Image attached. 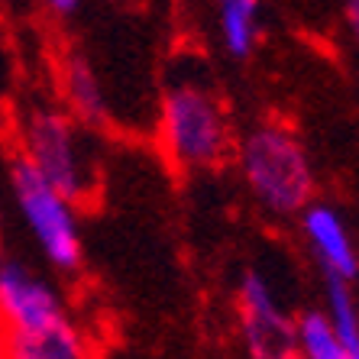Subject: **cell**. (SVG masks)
<instances>
[{
  "instance_id": "cell-1",
  "label": "cell",
  "mask_w": 359,
  "mask_h": 359,
  "mask_svg": "<svg viewBox=\"0 0 359 359\" xmlns=\"http://www.w3.org/2000/svg\"><path fill=\"white\" fill-rule=\"evenodd\" d=\"M152 140L172 172H208L236 152L220 94L198 78H178L162 91Z\"/></svg>"
},
{
  "instance_id": "cell-2",
  "label": "cell",
  "mask_w": 359,
  "mask_h": 359,
  "mask_svg": "<svg viewBox=\"0 0 359 359\" xmlns=\"http://www.w3.org/2000/svg\"><path fill=\"white\" fill-rule=\"evenodd\" d=\"M17 156L62 191L72 204H91L100 188L94 130L78 123L65 107H26L13 123Z\"/></svg>"
},
{
  "instance_id": "cell-3",
  "label": "cell",
  "mask_w": 359,
  "mask_h": 359,
  "mask_svg": "<svg viewBox=\"0 0 359 359\" xmlns=\"http://www.w3.org/2000/svg\"><path fill=\"white\" fill-rule=\"evenodd\" d=\"M240 175L262 210L272 217L304 214L314 201V168L308 149L285 123H259L236 142Z\"/></svg>"
},
{
  "instance_id": "cell-4",
  "label": "cell",
  "mask_w": 359,
  "mask_h": 359,
  "mask_svg": "<svg viewBox=\"0 0 359 359\" xmlns=\"http://www.w3.org/2000/svg\"><path fill=\"white\" fill-rule=\"evenodd\" d=\"M10 191H13V201H17L33 240L46 252V259L59 272H75L84 259L81 224H78L75 204L62 191H55L20 156H13V162H10Z\"/></svg>"
},
{
  "instance_id": "cell-5",
  "label": "cell",
  "mask_w": 359,
  "mask_h": 359,
  "mask_svg": "<svg viewBox=\"0 0 359 359\" xmlns=\"http://www.w3.org/2000/svg\"><path fill=\"white\" fill-rule=\"evenodd\" d=\"M240 340L250 359H294V318L259 269H246L236 288Z\"/></svg>"
},
{
  "instance_id": "cell-6",
  "label": "cell",
  "mask_w": 359,
  "mask_h": 359,
  "mask_svg": "<svg viewBox=\"0 0 359 359\" xmlns=\"http://www.w3.org/2000/svg\"><path fill=\"white\" fill-rule=\"evenodd\" d=\"M65 304L52 282L23 262L0 266V334H23L62 324Z\"/></svg>"
},
{
  "instance_id": "cell-7",
  "label": "cell",
  "mask_w": 359,
  "mask_h": 359,
  "mask_svg": "<svg viewBox=\"0 0 359 359\" xmlns=\"http://www.w3.org/2000/svg\"><path fill=\"white\" fill-rule=\"evenodd\" d=\"M301 233L314 252V259L327 272V282L350 285L359 276V252L353 246V236L330 204H311L301 214Z\"/></svg>"
},
{
  "instance_id": "cell-8",
  "label": "cell",
  "mask_w": 359,
  "mask_h": 359,
  "mask_svg": "<svg viewBox=\"0 0 359 359\" xmlns=\"http://www.w3.org/2000/svg\"><path fill=\"white\" fill-rule=\"evenodd\" d=\"M59 88L65 110L88 130H100L107 120V97L100 88V75L78 52H68L59 62Z\"/></svg>"
},
{
  "instance_id": "cell-9",
  "label": "cell",
  "mask_w": 359,
  "mask_h": 359,
  "mask_svg": "<svg viewBox=\"0 0 359 359\" xmlns=\"http://www.w3.org/2000/svg\"><path fill=\"white\" fill-rule=\"evenodd\" d=\"M7 359H91L88 337L72 320L42 327V330H23V334H0Z\"/></svg>"
},
{
  "instance_id": "cell-10",
  "label": "cell",
  "mask_w": 359,
  "mask_h": 359,
  "mask_svg": "<svg viewBox=\"0 0 359 359\" xmlns=\"http://www.w3.org/2000/svg\"><path fill=\"white\" fill-rule=\"evenodd\" d=\"M217 36L226 55H252L262 36V7L256 0H224L217 7Z\"/></svg>"
},
{
  "instance_id": "cell-11",
  "label": "cell",
  "mask_w": 359,
  "mask_h": 359,
  "mask_svg": "<svg viewBox=\"0 0 359 359\" xmlns=\"http://www.w3.org/2000/svg\"><path fill=\"white\" fill-rule=\"evenodd\" d=\"M294 359H350L324 311H304L294 318Z\"/></svg>"
},
{
  "instance_id": "cell-12",
  "label": "cell",
  "mask_w": 359,
  "mask_h": 359,
  "mask_svg": "<svg viewBox=\"0 0 359 359\" xmlns=\"http://www.w3.org/2000/svg\"><path fill=\"white\" fill-rule=\"evenodd\" d=\"M327 318L334 324L340 343L350 353H359V304L346 282H327Z\"/></svg>"
},
{
  "instance_id": "cell-13",
  "label": "cell",
  "mask_w": 359,
  "mask_h": 359,
  "mask_svg": "<svg viewBox=\"0 0 359 359\" xmlns=\"http://www.w3.org/2000/svg\"><path fill=\"white\" fill-rule=\"evenodd\" d=\"M46 10L52 17H75V13H81V4L78 0H52Z\"/></svg>"
},
{
  "instance_id": "cell-14",
  "label": "cell",
  "mask_w": 359,
  "mask_h": 359,
  "mask_svg": "<svg viewBox=\"0 0 359 359\" xmlns=\"http://www.w3.org/2000/svg\"><path fill=\"white\" fill-rule=\"evenodd\" d=\"M346 29H350L353 42H356V49H359V0H353L350 7H346Z\"/></svg>"
},
{
  "instance_id": "cell-15",
  "label": "cell",
  "mask_w": 359,
  "mask_h": 359,
  "mask_svg": "<svg viewBox=\"0 0 359 359\" xmlns=\"http://www.w3.org/2000/svg\"><path fill=\"white\" fill-rule=\"evenodd\" d=\"M0 359H7V350H4V343H0Z\"/></svg>"
},
{
  "instance_id": "cell-16",
  "label": "cell",
  "mask_w": 359,
  "mask_h": 359,
  "mask_svg": "<svg viewBox=\"0 0 359 359\" xmlns=\"http://www.w3.org/2000/svg\"><path fill=\"white\" fill-rule=\"evenodd\" d=\"M350 359H359V353H350Z\"/></svg>"
},
{
  "instance_id": "cell-17",
  "label": "cell",
  "mask_w": 359,
  "mask_h": 359,
  "mask_svg": "<svg viewBox=\"0 0 359 359\" xmlns=\"http://www.w3.org/2000/svg\"><path fill=\"white\" fill-rule=\"evenodd\" d=\"M0 266H4V262H0Z\"/></svg>"
}]
</instances>
